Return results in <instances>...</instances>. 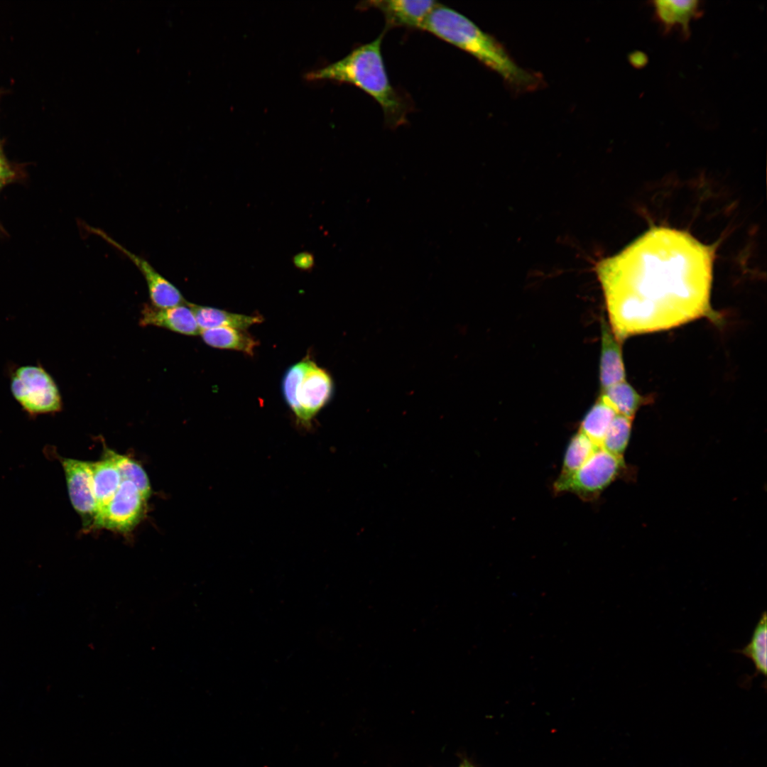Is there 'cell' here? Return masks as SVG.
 <instances>
[{"label":"cell","instance_id":"7a4b0ae2","mask_svg":"<svg viewBox=\"0 0 767 767\" xmlns=\"http://www.w3.org/2000/svg\"><path fill=\"white\" fill-rule=\"evenodd\" d=\"M384 36V31L339 60L308 72L305 78L347 83L359 88L379 104L386 124L396 128L407 121L411 107L408 98L388 78L381 52Z\"/></svg>","mask_w":767,"mask_h":767},{"label":"cell","instance_id":"7c38bea8","mask_svg":"<svg viewBox=\"0 0 767 767\" xmlns=\"http://www.w3.org/2000/svg\"><path fill=\"white\" fill-rule=\"evenodd\" d=\"M601 353L599 383L601 391L626 380L621 343L614 337L609 323L601 317Z\"/></svg>","mask_w":767,"mask_h":767},{"label":"cell","instance_id":"52a82bcc","mask_svg":"<svg viewBox=\"0 0 767 767\" xmlns=\"http://www.w3.org/2000/svg\"><path fill=\"white\" fill-rule=\"evenodd\" d=\"M146 501L134 484L122 480L113 497L97 511L92 526L121 533L129 532L141 521L146 511Z\"/></svg>","mask_w":767,"mask_h":767},{"label":"cell","instance_id":"4fadbf2b","mask_svg":"<svg viewBox=\"0 0 767 767\" xmlns=\"http://www.w3.org/2000/svg\"><path fill=\"white\" fill-rule=\"evenodd\" d=\"M700 1L657 0L652 1L654 16L663 32L667 33L678 28L685 38L690 34V23L701 16L702 9Z\"/></svg>","mask_w":767,"mask_h":767},{"label":"cell","instance_id":"ffe728a7","mask_svg":"<svg viewBox=\"0 0 767 767\" xmlns=\"http://www.w3.org/2000/svg\"><path fill=\"white\" fill-rule=\"evenodd\" d=\"M600 447L578 431L567 446L558 478L567 477L579 469Z\"/></svg>","mask_w":767,"mask_h":767},{"label":"cell","instance_id":"9c48e42d","mask_svg":"<svg viewBox=\"0 0 767 767\" xmlns=\"http://www.w3.org/2000/svg\"><path fill=\"white\" fill-rule=\"evenodd\" d=\"M90 229L92 233L97 234L125 254L141 271L147 283L152 305L160 308H167L185 304L187 302L180 290L156 271L147 261L127 250L103 231L93 227Z\"/></svg>","mask_w":767,"mask_h":767},{"label":"cell","instance_id":"5b68a950","mask_svg":"<svg viewBox=\"0 0 767 767\" xmlns=\"http://www.w3.org/2000/svg\"><path fill=\"white\" fill-rule=\"evenodd\" d=\"M10 388L13 397L31 416L53 414L62 410L58 385L40 364L23 365L12 371Z\"/></svg>","mask_w":767,"mask_h":767},{"label":"cell","instance_id":"d4e9b609","mask_svg":"<svg viewBox=\"0 0 767 767\" xmlns=\"http://www.w3.org/2000/svg\"><path fill=\"white\" fill-rule=\"evenodd\" d=\"M8 170L4 160L0 156V183L6 178Z\"/></svg>","mask_w":767,"mask_h":767},{"label":"cell","instance_id":"ac0fdd59","mask_svg":"<svg viewBox=\"0 0 767 767\" xmlns=\"http://www.w3.org/2000/svg\"><path fill=\"white\" fill-rule=\"evenodd\" d=\"M734 652L741 654L749 658L755 666V673L744 683H750L753 678L761 674L764 678L767 672V617L764 611L756 624L751 638L746 646L741 649L734 650Z\"/></svg>","mask_w":767,"mask_h":767},{"label":"cell","instance_id":"277c9868","mask_svg":"<svg viewBox=\"0 0 767 767\" xmlns=\"http://www.w3.org/2000/svg\"><path fill=\"white\" fill-rule=\"evenodd\" d=\"M332 390L330 374L308 358L290 367L283 381L285 400L305 428L330 401Z\"/></svg>","mask_w":767,"mask_h":767},{"label":"cell","instance_id":"603a6c76","mask_svg":"<svg viewBox=\"0 0 767 767\" xmlns=\"http://www.w3.org/2000/svg\"><path fill=\"white\" fill-rule=\"evenodd\" d=\"M295 266L302 270L311 269L314 266L313 256L307 252L300 253L293 257Z\"/></svg>","mask_w":767,"mask_h":767},{"label":"cell","instance_id":"8fae6325","mask_svg":"<svg viewBox=\"0 0 767 767\" xmlns=\"http://www.w3.org/2000/svg\"><path fill=\"white\" fill-rule=\"evenodd\" d=\"M139 324L163 327L185 335H197L201 332L187 302L167 308L146 305L142 308Z\"/></svg>","mask_w":767,"mask_h":767},{"label":"cell","instance_id":"7402d4cb","mask_svg":"<svg viewBox=\"0 0 767 767\" xmlns=\"http://www.w3.org/2000/svg\"><path fill=\"white\" fill-rule=\"evenodd\" d=\"M632 420L617 414L610 424L600 447L614 455L621 456L629 442Z\"/></svg>","mask_w":767,"mask_h":767},{"label":"cell","instance_id":"484cf974","mask_svg":"<svg viewBox=\"0 0 767 767\" xmlns=\"http://www.w3.org/2000/svg\"><path fill=\"white\" fill-rule=\"evenodd\" d=\"M464 767H468V766H464Z\"/></svg>","mask_w":767,"mask_h":767},{"label":"cell","instance_id":"3957f363","mask_svg":"<svg viewBox=\"0 0 767 767\" xmlns=\"http://www.w3.org/2000/svg\"><path fill=\"white\" fill-rule=\"evenodd\" d=\"M422 30L472 55L517 90H533L541 84L539 75L520 67L496 39L450 7L437 4Z\"/></svg>","mask_w":767,"mask_h":767},{"label":"cell","instance_id":"5bb4252c","mask_svg":"<svg viewBox=\"0 0 767 767\" xmlns=\"http://www.w3.org/2000/svg\"><path fill=\"white\" fill-rule=\"evenodd\" d=\"M190 306L194 313L200 330L229 327L244 330L254 324L261 323V316L246 315L224 311L223 310L192 304Z\"/></svg>","mask_w":767,"mask_h":767},{"label":"cell","instance_id":"d6986e66","mask_svg":"<svg viewBox=\"0 0 767 767\" xmlns=\"http://www.w3.org/2000/svg\"><path fill=\"white\" fill-rule=\"evenodd\" d=\"M601 395L614 408L617 414L632 419L646 400L626 380L602 391Z\"/></svg>","mask_w":767,"mask_h":767},{"label":"cell","instance_id":"e0dca14e","mask_svg":"<svg viewBox=\"0 0 767 767\" xmlns=\"http://www.w3.org/2000/svg\"><path fill=\"white\" fill-rule=\"evenodd\" d=\"M616 415L614 408L600 395L582 418L579 431L600 447L610 424Z\"/></svg>","mask_w":767,"mask_h":767},{"label":"cell","instance_id":"6da1fadb","mask_svg":"<svg viewBox=\"0 0 767 767\" xmlns=\"http://www.w3.org/2000/svg\"><path fill=\"white\" fill-rule=\"evenodd\" d=\"M609 327L631 336L719 318L710 305L712 255L690 234L654 227L597 267Z\"/></svg>","mask_w":767,"mask_h":767},{"label":"cell","instance_id":"30bf717a","mask_svg":"<svg viewBox=\"0 0 767 767\" xmlns=\"http://www.w3.org/2000/svg\"><path fill=\"white\" fill-rule=\"evenodd\" d=\"M438 3L430 0H374L362 2V9H376L386 19L387 28L405 27L422 30L432 10Z\"/></svg>","mask_w":767,"mask_h":767},{"label":"cell","instance_id":"8992f818","mask_svg":"<svg viewBox=\"0 0 767 767\" xmlns=\"http://www.w3.org/2000/svg\"><path fill=\"white\" fill-rule=\"evenodd\" d=\"M623 466L621 456L599 447L572 474L557 477L553 490L556 494L570 492L582 500H593L618 477Z\"/></svg>","mask_w":767,"mask_h":767},{"label":"cell","instance_id":"cb8c5ba5","mask_svg":"<svg viewBox=\"0 0 767 767\" xmlns=\"http://www.w3.org/2000/svg\"><path fill=\"white\" fill-rule=\"evenodd\" d=\"M629 59L631 64L637 68L643 67L648 62L647 55L641 51L633 52L630 54Z\"/></svg>","mask_w":767,"mask_h":767},{"label":"cell","instance_id":"9a60e30c","mask_svg":"<svg viewBox=\"0 0 767 767\" xmlns=\"http://www.w3.org/2000/svg\"><path fill=\"white\" fill-rule=\"evenodd\" d=\"M203 341L210 347L234 349L253 355L258 342L244 330L219 327L201 330Z\"/></svg>","mask_w":767,"mask_h":767},{"label":"cell","instance_id":"2e32d148","mask_svg":"<svg viewBox=\"0 0 767 767\" xmlns=\"http://www.w3.org/2000/svg\"><path fill=\"white\" fill-rule=\"evenodd\" d=\"M92 477L98 511L113 497L122 479L116 464L106 454L102 459L92 462Z\"/></svg>","mask_w":767,"mask_h":767},{"label":"cell","instance_id":"ba28073f","mask_svg":"<svg viewBox=\"0 0 767 767\" xmlns=\"http://www.w3.org/2000/svg\"><path fill=\"white\" fill-rule=\"evenodd\" d=\"M60 461L72 506L82 517L85 527L88 528L92 525L97 512L92 462L65 457H60Z\"/></svg>","mask_w":767,"mask_h":767},{"label":"cell","instance_id":"44dd1931","mask_svg":"<svg viewBox=\"0 0 767 767\" xmlns=\"http://www.w3.org/2000/svg\"><path fill=\"white\" fill-rule=\"evenodd\" d=\"M105 454L116 464L122 480L134 484L146 499L151 495V488L148 477L143 467L131 457L107 450Z\"/></svg>","mask_w":767,"mask_h":767}]
</instances>
